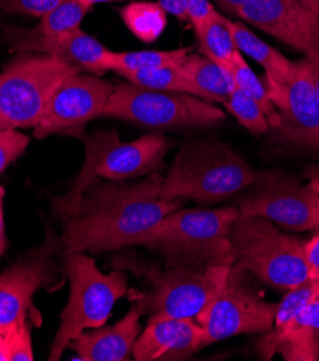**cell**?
Instances as JSON below:
<instances>
[{"label":"cell","mask_w":319,"mask_h":361,"mask_svg":"<svg viewBox=\"0 0 319 361\" xmlns=\"http://www.w3.org/2000/svg\"><path fill=\"white\" fill-rule=\"evenodd\" d=\"M164 177L157 171L134 183L96 185L87 189L66 218L62 243L68 252H105L139 245L182 200L158 197Z\"/></svg>","instance_id":"1"},{"label":"cell","mask_w":319,"mask_h":361,"mask_svg":"<svg viewBox=\"0 0 319 361\" xmlns=\"http://www.w3.org/2000/svg\"><path fill=\"white\" fill-rule=\"evenodd\" d=\"M273 171H258L229 144L211 140L186 142L164 177L158 197L216 203L259 186Z\"/></svg>","instance_id":"2"},{"label":"cell","mask_w":319,"mask_h":361,"mask_svg":"<svg viewBox=\"0 0 319 361\" xmlns=\"http://www.w3.org/2000/svg\"><path fill=\"white\" fill-rule=\"evenodd\" d=\"M239 210L177 209L141 240L165 259L168 267L233 265L230 231Z\"/></svg>","instance_id":"3"},{"label":"cell","mask_w":319,"mask_h":361,"mask_svg":"<svg viewBox=\"0 0 319 361\" xmlns=\"http://www.w3.org/2000/svg\"><path fill=\"white\" fill-rule=\"evenodd\" d=\"M85 161L77 180L65 196L55 200V213L69 218L78 207L85 190L96 178L111 182L144 177L157 173L170 149V141L160 133H149L123 142L115 131H98L84 137Z\"/></svg>","instance_id":"4"},{"label":"cell","mask_w":319,"mask_h":361,"mask_svg":"<svg viewBox=\"0 0 319 361\" xmlns=\"http://www.w3.org/2000/svg\"><path fill=\"white\" fill-rule=\"evenodd\" d=\"M233 264L272 290L287 293L308 281L305 242L263 218L239 213L230 231Z\"/></svg>","instance_id":"5"},{"label":"cell","mask_w":319,"mask_h":361,"mask_svg":"<svg viewBox=\"0 0 319 361\" xmlns=\"http://www.w3.org/2000/svg\"><path fill=\"white\" fill-rule=\"evenodd\" d=\"M65 267L70 293L51 345V361L59 360L84 331L102 327L117 301L128 293V278L123 271L104 274L84 252H68Z\"/></svg>","instance_id":"6"},{"label":"cell","mask_w":319,"mask_h":361,"mask_svg":"<svg viewBox=\"0 0 319 361\" xmlns=\"http://www.w3.org/2000/svg\"><path fill=\"white\" fill-rule=\"evenodd\" d=\"M49 55H20L0 74V131L37 127L56 88L80 74Z\"/></svg>","instance_id":"7"},{"label":"cell","mask_w":319,"mask_h":361,"mask_svg":"<svg viewBox=\"0 0 319 361\" xmlns=\"http://www.w3.org/2000/svg\"><path fill=\"white\" fill-rule=\"evenodd\" d=\"M102 117L156 130H173L216 126L226 118V114L216 105L194 95L149 90L125 81L114 85Z\"/></svg>","instance_id":"8"},{"label":"cell","mask_w":319,"mask_h":361,"mask_svg":"<svg viewBox=\"0 0 319 361\" xmlns=\"http://www.w3.org/2000/svg\"><path fill=\"white\" fill-rule=\"evenodd\" d=\"M247 276L233 264L222 290L194 318L204 333L203 347L240 334H265L273 327L277 304L266 301Z\"/></svg>","instance_id":"9"},{"label":"cell","mask_w":319,"mask_h":361,"mask_svg":"<svg viewBox=\"0 0 319 361\" xmlns=\"http://www.w3.org/2000/svg\"><path fill=\"white\" fill-rule=\"evenodd\" d=\"M151 285L144 300L150 321L161 318H196L227 281L232 265L215 267H168L139 265Z\"/></svg>","instance_id":"10"},{"label":"cell","mask_w":319,"mask_h":361,"mask_svg":"<svg viewBox=\"0 0 319 361\" xmlns=\"http://www.w3.org/2000/svg\"><path fill=\"white\" fill-rule=\"evenodd\" d=\"M114 84L94 75L75 74L66 78L54 92L45 111L35 127V138L52 134L84 138L89 121L102 116Z\"/></svg>","instance_id":"11"},{"label":"cell","mask_w":319,"mask_h":361,"mask_svg":"<svg viewBox=\"0 0 319 361\" xmlns=\"http://www.w3.org/2000/svg\"><path fill=\"white\" fill-rule=\"evenodd\" d=\"M239 213L263 218L292 232L319 231V196L285 174L273 171L265 183L239 200Z\"/></svg>","instance_id":"12"},{"label":"cell","mask_w":319,"mask_h":361,"mask_svg":"<svg viewBox=\"0 0 319 361\" xmlns=\"http://www.w3.org/2000/svg\"><path fill=\"white\" fill-rule=\"evenodd\" d=\"M265 85L280 117L279 126L273 128L275 137L289 146L319 152V95L305 56L295 62L285 87Z\"/></svg>","instance_id":"13"},{"label":"cell","mask_w":319,"mask_h":361,"mask_svg":"<svg viewBox=\"0 0 319 361\" xmlns=\"http://www.w3.org/2000/svg\"><path fill=\"white\" fill-rule=\"evenodd\" d=\"M236 15L304 55L319 49V16L299 0H249Z\"/></svg>","instance_id":"14"},{"label":"cell","mask_w":319,"mask_h":361,"mask_svg":"<svg viewBox=\"0 0 319 361\" xmlns=\"http://www.w3.org/2000/svg\"><path fill=\"white\" fill-rule=\"evenodd\" d=\"M49 278L48 245L0 274V336L8 337L25 326L33 295Z\"/></svg>","instance_id":"15"},{"label":"cell","mask_w":319,"mask_h":361,"mask_svg":"<svg viewBox=\"0 0 319 361\" xmlns=\"http://www.w3.org/2000/svg\"><path fill=\"white\" fill-rule=\"evenodd\" d=\"M5 39L13 51L41 52L95 75L105 74V63L111 54V49L81 27L55 38H44L26 27H6Z\"/></svg>","instance_id":"16"},{"label":"cell","mask_w":319,"mask_h":361,"mask_svg":"<svg viewBox=\"0 0 319 361\" xmlns=\"http://www.w3.org/2000/svg\"><path fill=\"white\" fill-rule=\"evenodd\" d=\"M203 329L194 318L154 319L138 336L132 357L138 361L184 360L203 347Z\"/></svg>","instance_id":"17"},{"label":"cell","mask_w":319,"mask_h":361,"mask_svg":"<svg viewBox=\"0 0 319 361\" xmlns=\"http://www.w3.org/2000/svg\"><path fill=\"white\" fill-rule=\"evenodd\" d=\"M144 312H147V302L141 300L114 326H102L94 331H84L69 347L84 361L130 360L139 336V318Z\"/></svg>","instance_id":"18"},{"label":"cell","mask_w":319,"mask_h":361,"mask_svg":"<svg viewBox=\"0 0 319 361\" xmlns=\"http://www.w3.org/2000/svg\"><path fill=\"white\" fill-rule=\"evenodd\" d=\"M226 23L233 36L236 49L265 69V84L285 87L294 74L295 62L283 56L242 22H233L226 18Z\"/></svg>","instance_id":"19"},{"label":"cell","mask_w":319,"mask_h":361,"mask_svg":"<svg viewBox=\"0 0 319 361\" xmlns=\"http://www.w3.org/2000/svg\"><path fill=\"white\" fill-rule=\"evenodd\" d=\"M262 360L280 354L285 361H318L319 337L305 326L289 324L283 329H270L256 343Z\"/></svg>","instance_id":"20"},{"label":"cell","mask_w":319,"mask_h":361,"mask_svg":"<svg viewBox=\"0 0 319 361\" xmlns=\"http://www.w3.org/2000/svg\"><path fill=\"white\" fill-rule=\"evenodd\" d=\"M180 71L194 90V95L204 101L226 102L233 87V77L219 63L204 55H187Z\"/></svg>","instance_id":"21"},{"label":"cell","mask_w":319,"mask_h":361,"mask_svg":"<svg viewBox=\"0 0 319 361\" xmlns=\"http://www.w3.org/2000/svg\"><path fill=\"white\" fill-rule=\"evenodd\" d=\"M190 54V48H179L171 51H134L114 52L111 51L105 63V71L117 72L118 75L130 72L151 71L163 66H180Z\"/></svg>","instance_id":"22"},{"label":"cell","mask_w":319,"mask_h":361,"mask_svg":"<svg viewBox=\"0 0 319 361\" xmlns=\"http://www.w3.org/2000/svg\"><path fill=\"white\" fill-rule=\"evenodd\" d=\"M196 35L203 55L219 63L230 74L233 59L239 51L227 27L226 16L215 11L203 26L196 30Z\"/></svg>","instance_id":"23"},{"label":"cell","mask_w":319,"mask_h":361,"mask_svg":"<svg viewBox=\"0 0 319 361\" xmlns=\"http://www.w3.org/2000/svg\"><path fill=\"white\" fill-rule=\"evenodd\" d=\"M128 30L146 44L156 42L167 26V12L157 2L138 0L130 2L120 11Z\"/></svg>","instance_id":"24"},{"label":"cell","mask_w":319,"mask_h":361,"mask_svg":"<svg viewBox=\"0 0 319 361\" xmlns=\"http://www.w3.org/2000/svg\"><path fill=\"white\" fill-rule=\"evenodd\" d=\"M230 74L233 77L234 85L239 87L242 91H244L249 97H252L259 104V106L262 108V111L268 118L269 127L276 128L280 123L279 111L276 110V106L269 98L265 82L255 74L252 68L247 65L244 56L240 52H237L233 59Z\"/></svg>","instance_id":"25"},{"label":"cell","mask_w":319,"mask_h":361,"mask_svg":"<svg viewBox=\"0 0 319 361\" xmlns=\"http://www.w3.org/2000/svg\"><path fill=\"white\" fill-rule=\"evenodd\" d=\"M88 12L77 0H61L52 11L41 18V23L30 30L44 38H55L78 29Z\"/></svg>","instance_id":"26"},{"label":"cell","mask_w":319,"mask_h":361,"mask_svg":"<svg viewBox=\"0 0 319 361\" xmlns=\"http://www.w3.org/2000/svg\"><path fill=\"white\" fill-rule=\"evenodd\" d=\"M121 77L127 82L143 88L194 95V90L189 80L183 75L180 66H163L151 71L130 72V74H124Z\"/></svg>","instance_id":"27"},{"label":"cell","mask_w":319,"mask_h":361,"mask_svg":"<svg viewBox=\"0 0 319 361\" xmlns=\"http://www.w3.org/2000/svg\"><path fill=\"white\" fill-rule=\"evenodd\" d=\"M227 111L237 123L255 135H261L269 130V123L259 104L233 84L229 98L225 102Z\"/></svg>","instance_id":"28"},{"label":"cell","mask_w":319,"mask_h":361,"mask_svg":"<svg viewBox=\"0 0 319 361\" xmlns=\"http://www.w3.org/2000/svg\"><path fill=\"white\" fill-rule=\"evenodd\" d=\"M319 293V282L305 281L304 283L287 291L285 297L276 305V314L272 329H283L296 317V314Z\"/></svg>","instance_id":"29"},{"label":"cell","mask_w":319,"mask_h":361,"mask_svg":"<svg viewBox=\"0 0 319 361\" xmlns=\"http://www.w3.org/2000/svg\"><path fill=\"white\" fill-rule=\"evenodd\" d=\"M29 146L27 135L18 130L0 131V174L6 167L18 160Z\"/></svg>","instance_id":"30"},{"label":"cell","mask_w":319,"mask_h":361,"mask_svg":"<svg viewBox=\"0 0 319 361\" xmlns=\"http://www.w3.org/2000/svg\"><path fill=\"white\" fill-rule=\"evenodd\" d=\"M59 2L61 0H0V12L42 18Z\"/></svg>","instance_id":"31"},{"label":"cell","mask_w":319,"mask_h":361,"mask_svg":"<svg viewBox=\"0 0 319 361\" xmlns=\"http://www.w3.org/2000/svg\"><path fill=\"white\" fill-rule=\"evenodd\" d=\"M8 344V361H32L33 350L30 341L29 326L25 324L23 327L5 337Z\"/></svg>","instance_id":"32"},{"label":"cell","mask_w":319,"mask_h":361,"mask_svg":"<svg viewBox=\"0 0 319 361\" xmlns=\"http://www.w3.org/2000/svg\"><path fill=\"white\" fill-rule=\"evenodd\" d=\"M186 2V13L187 20L194 27V32L203 26V23L215 13V6L208 0H184Z\"/></svg>","instance_id":"33"},{"label":"cell","mask_w":319,"mask_h":361,"mask_svg":"<svg viewBox=\"0 0 319 361\" xmlns=\"http://www.w3.org/2000/svg\"><path fill=\"white\" fill-rule=\"evenodd\" d=\"M289 324L309 327L319 337V293L296 314V317Z\"/></svg>","instance_id":"34"},{"label":"cell","mask_w":319,"mask_h":361,"mask_svg":"<svg viewBox=\"0 0 319 361\" xmlns=\"http://www.w3.org/2000/svg\"><path fill=\"white\" fill-rule=\"evenodd\" d=\"M304 255L308 267L309 281L319 282V231L313 238L305 242Z\"/></svg>","instance_id":"35"},{"label":"cell","mask_w":319,"mask_h":361,"mask_svg":"<svg viewBox=\"0 0 319 361\" xmlns=\"http://www.w3.org/2000/svg\"><path fill=\"white\" fill-rule=\"evenodd\" d=\"M157 4L171 16H175L177 19L187 20L186 13V2L184 0H157Z\"/></svg>","instance_id":"36"},{"label":"cell","mask_w":319,"mask_h":361,"mask_svg":"<svg viewBox=\"0 0 319 361\" xmlns=\"http://www.w3.org/2000/svg\"><path fill=\"white\" fill-rule=\"evenodd\" d=\"M305 59L308 61V65H309V69H311V75H312V81H313V85L316 88V92L319 95V49L306 54Z\"/></svg>","instance_id":"37"},{"label":"cell","mask_w":319,"mask_h":361,"mask_svg":"<svg viewBox=\"0 0 319 361\" xmlns=\"http://www.w3.org/2000/svg\"><path fill=\"white\" fill-rule=\"evenodd\" d=\"M4 196H5V190L0 188V257L5 254L6 246H8V239L5 233V219H4Z\"/></svg>","instance_id":"38"},{"label":"cell","mask_w":319,"mask_h":361,"mask_svg":"<svg viewBox=\"0 0 319 361\" xmlns=\"http://www.w3.org/2000/svg\"><path fill=\"white\" fill-rule=\"evenodd\" d=\"M215 2L218 4V6L226 12V13H234L244 5L249 2V0H215Z\"/></svg>","instance_id":"39"},{"label":"cell","mask_w":319,"mask_h":361,"mask_svg":"<svg viewBox=\"0 0 319 361\" xmlns=\"http://www.w3.org/2000/svg\"><path fill=\"white\" fill-rule=\"evenodd\" d=\"M306 177H308V188L319 196V166L309 167L306 170Z\"/></svg>","instance_id":"40"},{"label":"cell","mask_w":319,"mask_h":361,"mask_svg":"<svg viewBox=\"0 0 319 361\" xmlns=\"http://www.w3.org/2000/svg\"><path fill=\"white\" fill-rule=\"evenodd\" d=\"M78 4H81L82 6H85L88 11H91L95 5L99 4H111V2H124V0H77Z\"/></svg>","instance_id":"41"},{"label":"cell","mask_w":319,"mask_h":361,"mask_svg":"<svg viewBox=\"0 0 319 361\" xmlns=\"http://www.w3.org/2000/svg\"><path fill=\"white\" fill-rule=\"evenodd\" d=\"M299 2L306 6L311 12H313L316 16H319V0H299Z\"/></svg>","instance_id":"42"},{"label":"cell","mask_w":319,"mask_h":361,"mask_svg":"<svg viewBox=\"0 0 319 361\" xmlns=\"http://www.w3.org/2000/svg\"><path fill=\"white\" fill-rule=\"evenodd\" d=\"M0 361H8V344L4 336H0Z\"/></svg>","instance_id":"43"},{"label":"cell","mask_w":319,"mask_h":361,"mask_svg":"<svg viewBox=\"0 0 319 361\" xmlns=\"http://www.w3.org/2000/svg\"><path fill=\"white\" fill-rule=\"evenodd\" d=\"M0 26H2V20H0Z\"/></svg>","instance_id":"44"},{"label":"cell","mask_w":319,"mask_h":361,"mask_svg":"<svg viewBox=\"0 0 319 361\" xmlns=\"http://www.w3.org/2000/svg\"><path fill=\"white\" fill-rule=\"evenodd\" d=\"M0 74H2V72H0Z\"/></svg>","instance_id":"45"}]
</instances>
